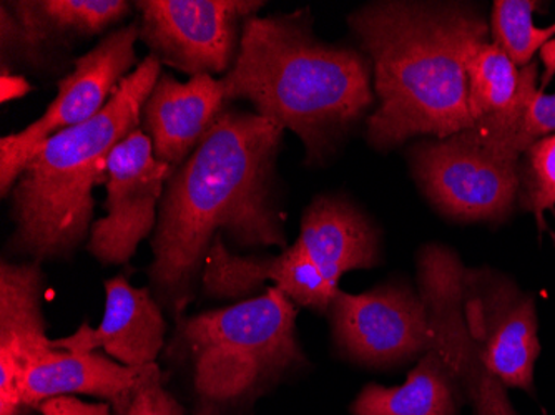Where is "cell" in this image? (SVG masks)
<instances>
[{"instance_id":"cell-6","label":"cell","mask_w":555,"mask_h":415,"mask_svg":"<svg viewBox=\"0 0 555 415\" xmlns=\"http://www.w3.org/2000/svg\"><path fill=\"white\" fill-rule=\"evenodd\" d=\"M140 27L127 25L108 34L95 49L77 59L74 72L59 82V93L46 114L14 135L0 139V190L8 196L34 150L49 137L92 120L107 105L137 65Z\"/></svg>"},{"instance_id":"cell-15","label":"cell","mask_w":555,"mask_h":415,"mask_svg":"<svg viewBox=\"0 0 555 415\" xmlns=\"http://www.w3.org/2000/svg\"><path fill=\"white\" fill-rule=\"evenodd\" d=\"M227 103L221 79L195 75L183 83L162 74L142 111V125L155 157L170 167H180L227 111Z\"/></svg>"},{"instance_id":"cell-26","label":"cell","mask_w":555,"mask_h":415,"mask_svg":"<svg viewBox=\"0 0 555 415\" xmlns=\"http://www.w3.org/2000/svg\"><path fill=\"white\" fill-rule=\"evenodd\" d=\"M33 90L24 77L21 75L11 74V72L2 70L0 75V92H2V102H9V100L22 99Z\"/></svg>"},{"instance_id":"cell-14","label":"cell","mask_w":555,"mask_h":415,"mask_svg":"<svg viewBox=\"0 0 555 415\" xmlns=\"http://www.w3.org/2000/svg\"><path fill=\"white\" fill-rule=\"evenodd\" d=\"M104 320L99 327H79L72 336L50 339V346L72 354L104 349L129 367L154 364L164 348L165 324L162 308L150 288H133L124 276L105 281Z\"/></svg>"},{"instance_id":"cell-23","label":"cell","mask_w":555,"mask_h":415,"mask_svg":"<svg viewBox=\"0 0 555 415\" xmlns=\"http://www.w3.org/2000/svg\"><path fill=\"white\" fill-rule=\"evenodd\" d=\"M124 415H186L180 404L164 387V374L157 362L150 364L145 377L137 387L129 408Z\"/></svg>"},{"instance_id":"cell-12","label":"cell","mask_w":555,"mask_h":415,"mask_svg":"<svg viewBox=\"0 0 555 415\" xmlns=\"http://www.w3.org/2000/svg\"><path fill=\"white\" fill-rule=\"evenodd\" d=\"M463 304L485 366L504 386L532 391L541 354L534 298L520 295L513 284L464 270Z\"/></svg>"},{"instance_id":"cell-18","label":"cell","mask_w":555,"mask_h":415,"mask_svg":"<svg viewBox=\"0 0 555 415\" xmlns=\"http://www.w3.org/2000/svg\"><path fill=\"white\" fill-rule=\"evenodd\" d=\"M460 387L444 362L426 351L420 366L398 387L367 384L352 402V415H457ZM464 402V401H463Z\"/></svg>"},{"instance_id":"cell-3","label":"cell","mask_w":555,"mask_h":415,"mask_svg":"<svg viewBox=\"0 0 555 415\" xmlns=\"http://www.w3.org/2000/svg\"><path fill=\"white\" fill-rule=\"evenodd\" d=\"M221 83L229 102L248 100L260 117L296 133L308 164L332 153L373 105L370 62L320 42L302 12L248 18Z\"/></svg>"},{"instance_id":"cell-4","label":"cell","mask_w":555,"mask_h":415,"mask_svg":"<svg viewBox=\"0 0 555 415\" xmlns=\"http://www.w3.org/2000/svg\"><path fill=\"white\" fill-rule=\"evenodd\" d=\"M162 62L149 55L92 120L40 143L11 190L12 248L40 263L74 255L89 235L93 190L107 183L112 150L142 124Z\"/></svg>"},{"instance_id":"cell-17","label":"cell","mask_w":555,"mask_h":415,"mask_svg":"<svg viewBox=\"0 0 555 415\" xmlns=\"http://www.w3.org/2000/svg\"><path fill=\"white\" fill-rule=\"evenodd\" d=\"M296 248L338 289L343 274L367 270L379 261L376 231L345 199L318 196L302 213Z\"/></svg>"},{"instance_id":"cell-13","label":"cell","mask_w":555,"mask_h":415,"mask_svg":"<svg viewBox=\"0 0 555 415\" xmlns=\"http://www.w3.org/2000/svg\"><path fill=\"white\" fill-rule=\"evenodd\" d=\"M39 263L0 267V415H27L18 379L27 367L54 354L42 314Z\"/></svg>"},{"instance_id":"cell-22","label":"cell","mask_w":555,"mask_h":415,"mask_svg":"<svg viewBox=\"0 0 555 415\" xmlns=\"http://www.w3.org/2000/svg\"><path fill=\"white\" fill-rule=\"evenodd\" d=\"M519 165V203L532 211L539 226H544V213L555 208V135L532 143L522 153Z\"/></svg>"},{"instance_id":"cell-20","label":"cell","mask_w":555,"mask_h":415,"mask_svg":"<svg viewBox=\"0 0 555 415\" xmlns=\"http://www.w3.org/2000/svg\"><path fill=\"white\" fill-rule=\"evenodd\" d=\"M532 0H498L492 8L491 30L494 43L507 57L522 68L532 64L535 52L555 39V24L538 29Z\"/></svg>"},{"instance_id":"cell-2","label":"cell","mask_w":555,"mask_h":415,"mask_svg":"<svg viewBox=\"0 0 555 415\" xmlns=\"http://www.w3.org/2000/svg\"><path fill=\"white\" fill-rule=\"evenodd\" d=\"M371 59L379 108L367 121L376 148L414 135L449 137L469 130L466 57L488 24L456 4L374 2L349 17Z\"/></svg>"},{"instance_id":"cell-25","label":"cell","mask_w":555,"mask_h":415,"mask_svg":"<svg viewBox=\"0 0 555 415\" xmlns=\"http://www.w3.org/2000/svg\"><path fill=\"white\" fill-rule=\"evenodd\" d=\"M36 411L42 415H112V405L108 402L89 404L72 395H59L47 399Z\"/></svg>"},{"instance_id":"cell-27","label":"cell","mask_w":555,"mask_h":415,"mask_svg":"<svg viewBox=\"0 0 555 415\" xmlns=\"http://www.w3.org/2000/svg\"><path fill=\"white\" fill-rule=\"evenodd\" d=\"M541 62L542 65H544V74H542V86L539 87V89L545 90V87H547L555 77V39H552L551 42L542 47Z\"/></svg>"},{"instance_id":"cell-1","label":"cell","mask_w":555,"mask_h":415,"mask_svg":"<svg viewBox=\"0 0 555 415\" xmlns=\"http://www.w3.org/2000/svg\"><path fill=\"white\" fill-rule=\"evenodd\" d=\"M283 128L246 112L224 111L165 185L152 239L149 277L157 301L180 321L195 298L217 236L240 246H285L273 202Z\"/></svg>"},{"instance_id":"cell-10","label":"cell","mask_w":555,"mask_h":415,"mask_svg":"<svg viewBox=\"0 0 555 415\" xmlns=\"http://www.w3.org/2000/svg\"><path fill=\"white\" fill-rule=\"evenodd\" d=\"M175 168L155 157L152 140L137 128L108 157L107 217L90 230L89 251L104 264H125L157 226V206Z\"/></svg>"},{"instance_id":"cell-24","label":"cell","mask_w":555,"mask_h":415,"mask_svg":"<svg viewBox=\"0 0 555 415\" xmlns=\"http://www.w3.org/2000/svg\"><path fill=\"white\" fill-rule=\"evenodd\" d=\"M551 135H555V93L548 95L544 90L538 89L524 107L517 135V152L522 155L532 143Z\"/></svg>"},{"instance_id":"cell-16","label":"cell","mask_w":555,"mask_h":415,"mask_svg":"<svg viewBox=\"0 0 555 415\" xmlns=\"http://www.w3.org/2000/svg\"><path fill=\"white\" fill-rule=\"evenodd\" d=\"M149 366H124L95 351L72 354L55 349L54 354L24 371L18 379V395L29 411L59 395H93L105 399L114 415H124Z\"/></svg>"},{"instance_id":"cell-11","label":"cell","mask_w":555,"mask_h":415,"mask_svg":"<svg viewBox=\"0 0 555 415\" xmlns=\"http://www.w3.org/2000/svg\"><path fill=\"white\" fill-rule=\"evenodd\" d=\"M327 311L336 345L367 366L398 364L431 346L426 306L404 286H379L363 295L338 289Z\"/></svg>"},{"instance_id":"cell-19","label":"cell","mask_w":555,"mask_h":415,"mask_svg":"<svg viewBox=\"0 0 555 415\" xmlns=\"http://www.w3.org/2000/svg\"><path fill=\"white\" fill-rule=\"evenodd\" d=\"M258 283L273 281L280 291L295 304L326 313L338 289L324 280L317 267L295 245L274 258L255 261Z\"/></svg>"},{"instance_id":"cell-21","label":"cell","mask_w":555,"mask_h":415,"mask_svg":"<svg viewBox=\"0 0 555 415\" xmlns=\"http://www.w3.org/2000/svg\"><path fill=\"white\" fill-rule=\"evenodd\" d=\"M40 12L67 43L72 37L95 36L129 14L124 0H40Z\"/></svg>"},{"instance_id":"cell-9","label":"cell","mask_w":555,"mask_h":415,"mask_svg":"<svg viewBox=\"0 0 555 415\" xmlns=\"http://www.w3.org/2000/svg\"><path fill=\"white\" fill-rule=\"evenodd\" d=\"M414 170L429 199L456 220H504L519 193V160L482 148L463 133L417 146Z\"/></svg>"},{"instance_id":"cell-8","label":"cell","mask_w":555,"mask_h":415,"mask_svg":"<svg viewBox=\"0 0 555 415\" xmlns=\"http://www.w3.org/2000/svg\"><path fill=\"white\" fill-rule=\"evenodd\" d=\"M466 268L448 249L429 246L420 258L421 299L431 327V346L469 401L476 415H517L504 384L485 366L474 341L463 304Z\"/></svg>"},{"instance_id":"cell-7","label":"cell","mask_w":555,"mask_h":415,"mask_svg":"<svg viewBox=\"0 0 555 415\" xmlns=\"http://www.w3.org/2000/svg\"><path fill=\"white\" fill-rule=\"evenodd\" d=\"M140 39L155 57L185 74H229L243 27L263 2L249 0H143Z\"/></svg>"},{"instance_id":"cell-5","label":"cell","mask_w":555,"mask_h":415,"mask_svg":"<svg viewBox=\"0 0 555 415\" xmlns=\"http://www.w3.org/2000/svg\"><path fill=\"white\" fill-rule=\"evenodd\" d=\"M295 323V302L276 286L180 321L177 337L192 364L195 415L229 414L305 362Z\"/></svg>"}]
</instances>
